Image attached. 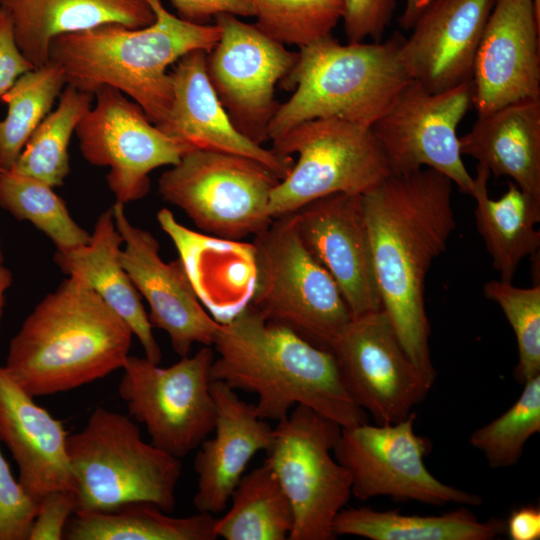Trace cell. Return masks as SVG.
<instances>
[{
  "label": "cell",
  "instance_id": "6da1fadb",
  "mask_svg": "<svg viewBox=\"0 0 540 540\" xmlns=\"http://www.w3.org/2000/svg\"><path fill=\"white\" fill-rule=\"evenodd\" d=\"M452 181L421 168L391 174L362 195L381 306L405 351L434 383L425 282L456 228Z\"/></svg>",
  "mask_w": 540,
  "mask_h": 540
},
{
  "label": "cell",
  "instance_id": "7a4b0ae2",
  "mask_svg": "<svg viewBox=\"0 0 540 540\" xmlns=\"http://www.w3.org/2000/svg\"><path fill=\"white\" fill-rule=\"evenodd\" d=\"M211 379L257 396V415L280 421L302 405L349 428L368 422V414L348 394L330 351L291 329L267 321L248 305L220 324Z\"/></svg>",
  "mask_w": 540,
  "mask_h": 540
},
{
  "label": "cell",
  "instance_id": "3957f363",
  "mask_svg": "<svg viewBox=\"0 0 540 540\" xmlns=\"http://www.w3.org/2000/svg\"><path fill=\"white\" fill-rule=\"evenodd\" d=\"M133 336L83 278L71 275L26 317L3 367L32 397L62 393L122 369Z\"/></svg>",
  "mask_w": 540,
  "mask_h": 540
},
{
  "label": "cell",
  "instance_id": "277c9868",
  "mask_svg": "<svg viewBox=\"0 0 540 540\" xmlns=\"http://www.w3.org/2000/svg\"><path fill=\"white\" fill-rule=\"evenodd\" d=\"M152 24L130 28L117 23L55 37L49 60L62 68L66 83L95 95L104 86L136 102L149 120H166L173 102L167 68L193 50L209 52L220 38L216 24H195L168 11L162 0H145Z\"/></svg>",
  "mask_w": 540,
  "mask_h": 540
},
{
  "label": "cell",
  "instance_id": "5b68a950",
  "mask_svg": "<svg viewBox=\"0 0 540 540\" xmlns=\"http://www.w3.org/2000/svg\"><path fill=\"white\" fill-rule=\"evenodd\" d=\"M403 37L341 44L332 35L299 48L297 60L279 82L293 91L279 104L270 141L313 119L334 118L371 127L411 81L399 60Z\"/></svg>",
  "mask_w": 540,
  "mask_h": 540
},
{
  "label": "cell",
  "instance_id": "8992f818",
  "mask_svg": "<svg viewBox=\"0 0 540 540\" xmlns=\"http://www.w3.org/2000/svg\"><path fill=\"white\" fill-rule=\"evenodd\" d=\"M67 451L76 511L133 502L174 510L181 461L145 442L130 417L97 407L79 432L68 435Z\"/></svg>",
  "mask_w": 540,
  "mask_h": 540
},
{
  "label": "cell",
  "instance_id": "52a82bcc",
  "mask_svg": "<svg viewBox=\"0 0 540 540\" xmlns=\"http://www.w3.org/2000/svg\"><path fill=\"white\" fill-rule=\"evenodd\" d=\"M252 243L257 277L249 305L331 352L352 315L335 281L303 244L294 212L274 218Z\"/></svg>",
  "mask_w": 540,
  "mask_h": 540
},
{
  "label": "cell",
  "instance_id": "ba28073f",
  "mask_svg": "<svg viewBox=\"0 0 540 540\" xmlns=\"http://www.w3.org/2000/svg\"><path fill=\"white\" fill-rule=\"evenodd\" d=\"M279 181L272 170L252 158L192 150L161 174L158 192L203 233L243 240L273 221L269 201Z\"/></svg>",
  "mask_w": 540,
  "mask_h": 540
},
{
  "label": "cell",
  "instance_id": "9c48e42d",
  "mask_svg": "<svg viewBox=\"0 0 540 540\" xmlns=\"http://www.w3.org/2000/svg\"><path fill=\"white\" fill-rule=\"evenodd\" d=\"M272 144L276 153L297 155L271 192L272 219L327 195H363L391 175L371 128L355 123L334 118L305 121Z\"/></svg>",
  "mask_w": 540,
  "mask_h": 540
},
{
  "label": "cell",
  "instance_id": "30bf717a",
  "mask_svg": "<svg viewBox=\"0 0 540 540\" xmlns=\"http://www.w3.org/2000/svg\"><path fill=\"white\" fill-rule=\"evenodd\" d=\"M341 427L297 405L273 428L265 450L293 510L288 540H333V523L352 496L348 470L333 455Z\"/></svg>",
  "mask_w": 540,
  "mask_h": 540
},
{
  "label": "cell",
  "instance_id": "8fae6325",
  "mask_svg": "<svg viewBox=\"0 0 540 540\" xmlns=\"http://www.w3.org/2000/svg\"><path fill=\"white\" fill-rule=\"evenodd\" d=\"M213 360L212 347L202 346L168 367L132 355L122 367L118 393L130 416L144 425L154 446L178 459L214 428Z\"/></svg>",
  "mask_w": 540,
  "mask_h": 540
},
{
  "label": "cell",
  "instance_id": "7c38bea8",
  "mask_svg": "<svg viewBox=\"0 0 540 540\" xmlns=\"http://www.w3.org/2000/svg\"><path fill=\"white\" fill-rule=\"evenodd\" d=\"M415 419L412 412L392 424L341 428L333 455L351 476L352 495L363 501L389 496L433 506L482 505L478 494L447 485L427 469L424 457L431 445L415 433Z\"/></svg>",
  "mask_w": 540,
  "mask_h": 540
},
{
  "label": "cell",
  "instance_id": "4fadbf2b",
  "mask_svg": "<svg viewBox=\"0 0 540 540\" xmlns=\"http://www.w3.org/2000/svg\"><path fill=\"white\" fill-rule=\"evenodd\" d=\"M472 100L471 81L442 92L410 81L370 127L391 174L430 168L470 195L473 176L462 160L457 128Z\"/></svg>",
  "mask_w": 540,
  "mask_h": 540
},
{
  "label": "cell",
  "instance_id": "5bb4252c",
  "mask_svg": "<svg viewBox=\"0 0 540 540\" xmlns=\"http://www.w3.org/2000/svg\"><path fill=\"white\" fill-rule=\"evenodd\" d=\"M214 20L220 38L206 53L208 79L235 128L262 145L279 106L275 86L292 69L298 52L235 15L219 14Z\"/></svg>",
  "mask_w": 540,
  "mask_h": 540
},
{
  "label": "cell",
  "instance_id": "9a60e30c",
  "mask_svg": "<svg viewBox=\"0 0 540 540\" xmlns=\"http://www.w3.org/2000/svg\"><path fill=\"white\" fill-rule=\"evenodd\" d=\"M331 353L348 394L376 424L407 418L433 385L405 351L383 309L352 318Z\"/></svg>",
  "mask_w": 540,
  "mask_h": 540
},
{
  "label": "cell",
  "instance_id": "2e32d148",
  "mask_svg": "<svg viewBox=\"0 0 540 540\" xmlns=\"http://www.w3.org/2000/svg\"><path fill=\"white\" fill-rule=\"evenodd\" d=\"M95 96L75 128L80 152L91 165L109 167L106 181L115 202L142 199L150 190L149 174L177 164L184 150L118 89L104 86Z\"/></svg>",
  "mask_w": 540,
  "mask_h": 540
},
{
  "label": "cell",
  "instance_id": "e0dca14e",
  "mask_svg": "<svg viewBox=\"0 0 540 540\" xmlns=\"http://www.w3.org/2000/svg\"><path fill=\"white\" fill-rule=\"evenodd\" d=\"M124 206L118 202L111 206L123 238L120 260L149 305L152 327L167 333L180 358L188 356L196 343L212 346L221 323L199 301L181 260L163 261L157 239L150 231L133 225Z\"/></svg>",
  "mask_w": 540,
  "mask_h": 540
},
{
  "label": "cell",
  "instance_id": "ac0fdd59",
  "mask_svg": "<svg viewBox=\"0 0 540 540\" xmlns=\"http://www.w3.org/2000/svg\"><path fill=\"white\" fill-rule=\"evenodd\" d=\"M294 215L303 244L335 281L352 318L381 310L362 195H327Z\"/></svg>",
  "mask_w": 540,
  "mask_h": 540
},
{
  "label": "cell",
  "instance_id": "d6986e66",
  "mask_svg": "<svg viewBox=\"0 0 540 540\" xmlns=\"http://www.w3.org/2000/svg\"><path fill=\"white\" fill-rule=\"evenodd\" d=\"M478 116L540 98V19L533 0H496L473 65Z\"/></svg>",
  "mask_w": 540,
  "mask_h": 540
},
{
  "label": "cell",
  "instance_id": "ffe728a7",
  "mask_svg": "<svg viewBox=\"0 0 540 540\" xmlns=\"http://www.w3.org/2000/svg\"><path fill=\"white\" fill-rule=\"evenodd\" d=\"M496 0H432L404 38L399 60L411 81L442 92L471 81Z\"/></svg>",
  "mask_w": 540,
  "mask_h": 540
},
{
  "label": "cell",
  "instance_id": "44dd1931",
  "mask_svg": "<svg viewBox=\"0 0 540 540\" xmlns=\"http://www.w3.org/2000/svg\"><path fill=\"white\" fill-rule=\"evenodd\" d=\"M206 53L193 50L175 63L169 72L172 106L166 120L156 126L184 153L210 150L243 155L264 164L280 180L285 178L294 164L292 156L266 149L235 128L208 79Z\"/></svg>",
  "mask_w": 540,
  "mask_h": 540
},
{
  "label": "cell",
  "instance_id": "7402d4cb",
  "mask_svg": "<svg viewBox=\"0 0 540 540\" xmlns=\"http://www.w3.org/2000/svg\"><path fill=\"white\" fill-rule=\"evenodd\" d=\"M211 390L216 408L214 436L202 441L194 459L193 504L198 512L216 515L227 507L253 456L268 448L273 428L257 415L253 404L225 383L212 380Z\"/></svg>",
  "mask_w": 540,
  "mask_h": 540
},
{
  "label": "cell",
  "instance_id": "603a6c76",
  "mask_svg": "<svg viewBox=\"0 0 540 540\" xmlns=\"http://www.w3.org/2000/svg\"><path fill=\"white\" fill-rule=\"evenodd\" d=\"M156 218L178 251L199 301L217 322H229L250 304L257 277L252 242L191 230L168 208L160 209Z\"/></svg>",
  "mask_w": 540,
  "mask_h": 540
},
{
  "label": "cell",
  "instance_id": "cb8c5ba5",
  "mask_svg": "<svg viewBox=\"0 0 540 540\" xmlns=\"http://www.w3.org/2000/svg\"><path fill=\"white\" fill-rule=\"evenodd\" d=\"M0 366V440L19 470L18 482L37 503L55 490H72L68 433Z\"/></svg>",
  "mask_w": 540,
  "mask_h": 540
},
{
  "label": "cell",
  "instance_id": "d4e9b609",
  "mask_svg": "<svg viewBox=\"0 0 540 540\" xmlns=\"http://www.w3.org/2000/svg\"><path fill=\"white\" fill-rule=\"evenodd\" d=\"M122 244L123 238L110 207L98 216L88 243L65 251L56 250L53 260L67 276L83 278L127 323L140 342L145 357L159 364L162 353L153 335V327L141 296L120 260Z\"/></svg>",
  "mask_w": 540,
  "mask_h": 540
},
{
  "label": "cell",
  "instance_id": "484cf974",
  "mask_svg": "<svg viewBox=\"0 0 540 540\" xmlns=\"http://www.w3.org/2000/svg\"><path fill=\"white\" fill-rule=\"evenodd\" d=\"M460 152L496 177H510L540 201V98L508 104L478 116L459 137Z\"/></svg>",
  "mask_w": 540,
  "mask_h": 540
},
{
  "label": "cell",
  "instance_id": "4316f807",
  "mask_svg": "<svg viewBox=\"0 0 540 540\" xmlns=\"http://www.w3.org/2000/svg\"><path fill=\"white\" fill-rule=\"evenodd\" d=\"M10 14L17 45L34 68L47 64L51 41L62 34L117 23L130 28L152 24L145 0H0Z\"/></svg>",
  "mask_w": 540,
  "mask_h": 540
},
{
  "label": "cell",
  "instance_id": "83f0119b",
  "mask_svg": "<svg viewBox=\"0 0 540 540\" xmlns=\"http://www.w3.org/2000/svg\"><path fill=\"white\" fill-rule=\"evenodd\" d=\"M490 171L477 164L470 195L476 202L475 220L500 280L512 282L522 260L538 252L540 201L524 193L515 183L492 199L488 192Z\"/></svg>",
  "mask_w": 540,
  "mask_h": 540
},
{
  "label": "cell",
  "instance_id": "f1b7e54d",
  "mask_svg": "<svg viewBox=\"0 0 540 540\" xmlns=\"http://www.w3.org/2000/svg\"><path fill=\"white\" fill-rule=\"evenodd\" d=\"M333 531L371 540H492L505 532V522L481 521L464 506L428 516L351 507L337 514Z\"/></svg>",
  "mask_w": 540,
  "mask_h": 540
},
{
  "label": "cell",
  "instance_id": "f546056e",
  "mask_svg": "<svg viewBox=\"0 0 540 540\" xmlns=\"http://www.w3.org/2000/svg\"><path fill=\"white\" fill-rule=\"evenodd\" d=\"M213 514L173 517L149 502H133L110 511H76L67 540H215Z\"/></svg>",
  "mask_w": 540,
  "mask_h": 540
},
{
  "label": "cell",
  "instance_id": "4dcf8cb0",
  "mask_svg": "<svg viewBox=\"0 0 540 540\" xmlns=\"http://www.w3.org/2000/svg\"><path fill=\"white\" fill-rule=\"evenodd\" d=\"M229 510L215 522L225 540H288L293 510L277 475L263 464L243 475L231 495Z\"/></svg>",
  "mask_w": 540,
  "mask_h": 540
},
{
  "label": "cell",
  "instance_id": "1f68e13d",
  "mask_svg": "<svg viewBox=\"0 0 540 540\" xmlns=\"http://www.w3.org/2000/svg\"><path fill=\"white\" fill-rule=\"evenodd\" d=\"M93 95L67 85L59 104L36 127L10 169L50 186L63 185L70 172L69 144L75 128L91 108Z\"/></svg>",
  "mask_w": 540,
  "mask_h": 540
},
{
  "label": "cell",
  "instance_id": "d6a6232c",
  "mask_svg": "<svg viewBox=\"0 0 540 540\" xmlns=\"http://www.w3.org/2000/svg\"><path fill=\"white\" fill-rule=\"evenodd\" d=\"M65 84L62 68L49 61L20 76L1 97L8 110L0 120V170L13 167L33 131L51 112Z\"/></svg>",
  "mask_w": 540,
  "mask_h": 540
},
{
  "label": "cell",
  "instance_id": "836d02e7",
  "mask_svg": "<svg viewBox=\"0 0 540 540\" xmlns=\"http://www.w3.org/2000/svg\"><path fill=\"white\" fill-rule=\"evenodd\" d=\"M0 207L17 220L30 222L56 250L73 249L90 240V233L73 219L54 188L34 177L0 170Z\"/></svg>",
  "mask_w": 540,
  "mask_h": 540
},
{
  "label": "cell",
  "instance_id": "e575fe53",
  "mask_svg": "<svg viewBox=\"0 0 540 540\" xmlns=\"http://www.w3.org/2000/svg\"><path fill=\"white\" fill-rule=\"evenodd\" d=\"M249 1L260 30L299 48L331 36L344 14V0Z\"/></svg>",
  "mask_w": 540,
  "mask_h": 540
},
{
  "label": "cell",
  "instance_id": "d590c367",
  "mask_svg": "<svg viewBox=\"0 0 540 540\" xmlns=\"http://www.w3.org/2000/svg\"><path fill=\"white\" fill-rule=\"evenodd\" d=\"M523 384L521 395L508 410L469 436V443L492 468L516 465L526 442L540 432V375Z\"/></svg>",
  "mask_w": 540,
  "mask_h": 540
},
{
  "label": "cell",
  "instance_id": "8d00e7d4",
  "mask_svg": "<svg viewBox=\"0 0 540 540\" xmlns=\"http://www.w3.org/2000/svg\"><path fill=\"white\" fill-rule=\"evenodd\" d=\"M511 325L518 348L515 376L521 383L540 375V285L520 288L502 280H491L483 288Z\"/></svg>",
  "mask_w": 540,
  "mask_h": 540
},
{
  "label": "cell",
  "instance_id": "74e56055",
  "mask_svg": "<svg viewBox=\"0 0 540 540\" xmlns=\"http://www.w3.org/2000/svg\"><path fill=\"white\" fill-rule=\"evenodd\" d=\"M36 511L0 452V540H28Z\"/></svg>",
  "mask_w": 540,
  "mask_h": 540
},
{
  "label": "cell",
  "instance_id": "f35d334b",
  "mask_svg": "<svg viewBox=\"0 0 540 540\" xmlns=\"http://www.w3.org/2000/svg\"><path fill=\"white\" fill-rule=\"evenodd\" d=\"M396 0H344L343 24L347 43L379 42L391 23Z\"/></svg>",
  "mask_w": 540,
  "mask_h": 540
},
{
  "label": "cell",
  "instance_id": "ab89813d",
  "mask_svg": "<svg viewBox=\"0 0 540 540\" xmlns=\"http://www.w3.org/2000/svg\"><path fill=\"white\" fill-rule=\"evenodd\" d=\"M76 511L73 490H55L38 502L28 540H61L71 516Z\"/></svg>",
  "mask_w": 540,
  "mask_h": 540
},
{
  "label": "cell",
  "instance_id": "60d3db41",
  "mask_svg": "<svg viewBox=\"0 0 540 540\" xmlns=\"http://www.w3.org/2000/svg\"><path fill=\"white\" fill-rule=\"evenodd\" d=\"M32 69L17 45L9 12L0 6V98L20 76Z\"/></svg>",
  "mask_w": 540,
  "mask_h": 540
},
{
  "label": "cell",
  "instance_id": "b9f144b4",
  "mask_svg": "<svg viewBox=\"0 0 540 540\" xmlns=\"http://www.w3.org/2000/svg\"><path fill=\"white\" fill-rule=\"evenodd\" d=\"M176 15L195 24H209L219 14L253 17L249 0H170Z\"/></svg>",
  "mask_w": 540,
  "mask_h": 540
},
{
  "label": "cell",
  "instance_id": "7bdbcfd3",
  "mask_svg": "<svg viewBox=\"0 0 540 540\" xmlns=\"http://www.w3.org/2000/svg\"><path fill=\"white\" fill-rule=\"evenodd\" d=\"M505 531L512 540L540 539V509L533 505L521 506L511 512Z\"/></svg>",
  "mask_w": 540,
  "mask_h": 540
},
{
  "label": "cell",
  "instance_id": "ee69618b",
  "mask_svg": "<svg viewBox=\"0 0 540 540\" xmlns=\"http://www.w3.org/2000/svg\"><path fill=\"white\" fill-rule=\"evenodd\" d=\"M432 0H405V6L398 22L402 29L411 30L417 18Z\"/></svg>",
  "mask_w": 540,
  "mask_h": 540
},
{
  "label": "cell",
  "instance_id": "f6af8a7d",
  "mask_svg": "<svg viewBox=\"0 0 540 540\" xmlns=\"http://www.w3.org/2000/svg\"><path fill=\"white\" fill-rule=\"evenodd\" d=\"M12 282L13 275L11 270L4 263V256L0 240V321L3 315V309L5 305V295L7 290L11 287Z\"/></svg>",
  "mask_w": 540,
  "mask_h": 540
},
{
  "label": "cell",
  "instance_id": "bcb514c9",
  "mask_svg": "<svg viewBox=\"0 0 540 540\" xmlns=\"http://www.w3.org/2000/svg\"><path fill=\"white\" fill-rule=\"evenodd\" d=\"M536 16L540 19V0H533Z\"/></svg>",
  "mask_w": 540,
  "mask_h": 540
}]
</instances>
